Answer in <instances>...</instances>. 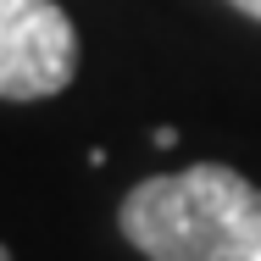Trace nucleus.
<instances>
[{
    "instance_id": "obj_1",
    "label": "nucleus",
    "mask_w": 261,
    "mask_h": 261,
    "mask_svg": "<svg viewBox=\"0 0 261 261\" xmlns=\"http://www.w3.org/2000/svg\"><path fill=\"white\" fill-rule=\"evenodd\" d=\"M117 228L150 261H261V189L222 161H200L134 184Z\"/></svg>"
},
{
    "instance_id": "obj_2",
    "label": "nucleus",
    "mask_w": 261,
    "mask_h": 261,
    "mask_svg": "<svg viewBox=\"0 0 261 261\" xmlns=\"http://www.w3.org/2000/svg\"><path fill=\"white\" fill-rule=\"evenodd\" d=\"M78 78V28L56 0H0V100H50Z\"/></svg>"
},
{
    "instance_id": "obj_3",
    "label": "nucleus",
    "mask_w": 261,
    "mask_h": 261,
    "mask_svg": "<svg viewBox=\"0 0 261 261\" xmlns=\"http://www.w3.org/2000/svg\"><path fill=\"white\" fill-rule=\"evenodd\" d=\"M150 139H156V150H172V145H178V128H156Z\"/></svg>"
},
{
    "instance_id": "obj_4",
    "label": "nucleus",
    "mask_w": 261,
    "mask_h": 261,
    "mask_svg": "<svg viewBox=\"0 0 261 261\" xmlns=\"http://www.w3.org/2000/svg\"><path fill=\"white\" fill-rule=\"evenodd\" d=\"M228 6H239L245 17H256V22H261V0H228Z\"/></svg>"
},
{
    "instance_id": "obj_5",
    "label": "nucleus",
    "mask_w": 261,
    "mask_h": 261,
    "mask_svg": "<svg viewBox=\"0 0 261 261\" xmlns=\"http://www.w3.org/2000/svg\"><path fill=\"white\" fill-rule=\"evenodd\" d=\"M0 261H11V256H6V245H0Z\"/></svg>"
}]
</instances>
